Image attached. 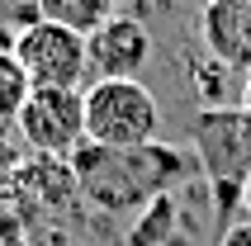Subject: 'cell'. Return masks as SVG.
<instances>
[{
	"mask_svg": "<svg viewBox=\"0 0 251 246\" xmlns=\"http://www.w3.org/2000/svg\"><path fill=\"white\" fill-rule=\"evenodd\" d=\"M195 161L190 147H171V142H147V147H95L85 142L71 156V175H76V199L100 213H133L152 208L166 199L185 180Z\"/></svg>",
	"mask_w": 251,
	"mask_h": 246,
	"instance_id": "cell-1",
	"label": "cell"
},
{
	"mask_svg": "<svg viewBox=\"0 0 251 246\" xmlns=\"http://www.w3.org/2000/svg\"><path fill=\"white\" fill-rule=\"evenodd\" d=\"M190 151L199 161V175L209 180L218 232H227L242 218V190L251 180V109L247 104H218L199 109L190 119Z\"/></svg>",
	"mask_w": 251,
	"mask_h": 246,
	"instance_id": "cell-2",
	"label": "cell"
},
{
	"mask_svg": "<svg viewBox=\"0 0 251 246\" xmlns=\"http://www.w3.org/2000/svg\"><path fill=\"white\" fill-rule=\"evenodd\" d=\"M85 142L95 147H147L161 142V104L142 81L85 85Z\"/></svg>",
	"mask_w": 251,
	"mask_h": 246,
	"instance_id": "cell-3",
	"label": "cell"
},
{
	"mask_svg": "<svg viewBox=\"0 0 251 246\" xmlns=\"http://www.w3.org/2000/svg\"><path fill=\"white\" fill-rule=\"evenodd\" d=\"M14 57L33 81V90H85L90 81L85 38L48 19H24L14 28Z\"/></svg>",
	"mask_w": 251,
	"mask_h": 246,
	"instance_id": "cell-4",
	"label": "cell"
},
{
	"mask_svg": "<svg viewBox=\"0 0 251 246\" xmlns=\"http://www.w3.org/2000/svg\"><path fill=\"white\" fill-rule=\"evenodd\" d=\"M14 133L33 156L71 161L85 147V90H33L14 119Z\"/></svg>",
	"mask_w": 251,
	"mask_h": 246,
	"instance_id": "cell-5",
	"label": "cell"
},
{
	"mask_svg": "<svg viewBox=\"0 0 251 246\" xmlns=\"http://www.w3.org/2000/svg\"><path fill=\"white\" fill-rule=\"evenodd\" d=\"M85 52H90V81H138L142 67L152 62V33L138 14L119 10L85 38Z\"/></svg>",
	"mask_w": 251,
	"mask_h": 246,
	"instance_id": "cell-6",
	"label": "cell"
},
{
	"mask_svg": "<svg viewBox=\"0 0 251 246\" xmlns=\"http://www.w3.org/2000/svg\"><path fill=\"white\" fill-rule=\"evenodd\" d=\"M199 52L251 81V0H204L199 5Z\"/></svg>",
	"mask_w": 251,
	"mask_h": 246,
	"instance_id": "cell-7",
	"label": "cell"
},
{
	"mask_svg": "<svg viewBox=\"0 0 251 246\" xmlns=\"http://www.w3.org/2000/svg\"><path fill=\"white\" fill-rule=\"evenodd\" d=\"M114 14H119V0H33V19L62 24L71 33H81V38H90Z\"/></svg>",
	"mask_w": 251,
	"mask_h": 246,
	"instance_id": "cell-8",
	"label": "cell"
},
{
	"mask_svg": "<svg viewBox=\"0 0 251 246\" xmlns=\"http://www.w3.org/2000/svg\"><path fill=\"white\" fill-rule=\"evenodd\" d=\"M190 81H195L199 99H204V109H218V104H227V99H232V81H237V76H232L223 62H213V57L199 52L195 62H190Z\"/></svg>",
	"mask_w": 251,
	"mask_h": 246,
	"instance_id": "cell-9",
	"label": "cell"
},
{
	"mask_svg": "<svg viewBox=\"0 0 251 246\" xmlns=\"http://www.w3.org/2000/svg\"><path fill=\"white\" fill-rule=\"evenodd\" d=\"M28 95H33V81L24 76L14 48H10V52H0V123H14V119H19V109H24Z\"/></svg>",
	"mask_w": 251,
	"mask_h": 246,
	"instance_id": "cell-10",
	"label": "cell"
},
{
	"mask_svg": "<svg viewBox=\"0 0 251 246\" xmlns=\"http://www.w3.org/2000/svg\"><path fill=\"white\" fill-rule=\"evenodd\" d=\"M213 246H251V218H237L227 232L213 237Z\"/></svg>",
	"mask_w": 251,
	"mask_h": 246,
	"instance_id": "cell-11",
	"label": "cell"
},
{
	"mask_svg": "<svg viewBox=\"0 0 251 246\" xmlns=\"http://www.w3.org/2000/svg\"><path fill=\"white\" fill-rule=\"evenodd\" d=\"M242 218H251V180H247V190H242Z\"/></svg>",
	"mask_w": 251,
	"mask_h": 246,
	"instance_id": "cell-12",
	"label": "cell"
},
{
	"mask_svg": "<svg viewBox=\"0 0 251 246\" xmlns=\"http://www.w3.org/2000/svg\"><path fill=\"white\" fill-rule=\"evenodd\" d=\"M242 104H247V109H251V81H247V90H242Z\"/></svg>",
	"mask_w": 251,
	"mask_h": 246,
	"instance_id": "cell-13",
	"label": "cell"
}]
</instances>
